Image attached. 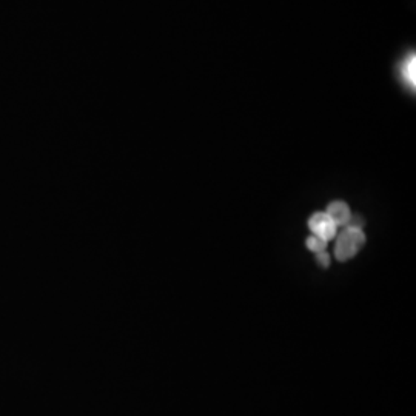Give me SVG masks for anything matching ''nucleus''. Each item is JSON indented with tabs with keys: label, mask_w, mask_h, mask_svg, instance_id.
Returning <instances> with one entry per match:
<instances>
[{
	"label": "nucleus",
	"mask_w": 416,
	"mask_h": 416,
	"mask_svg": "<svg viewBox=\"0 0 416 416\" xmlns=\"http://www.w3.org/2000/svg\"><path fill=\"white\" fill-rule=\"evenodd\" d=\"M364 244L366 236L362 233V230L347 226L342 233L338 236V241L335 245V256L341 262L349 261L353 256H356V253Z\"/></svg>",
	"instance_id": "nucleus-1"
},
{
	"label": "nucleus",
	"mask_w": 416,
	"mask_h": 416,
	"mask_svg": "<svg viewBox=\"0 0 416 416\" xmlns=\"http://www.w3.org/2000/svg\"><path fill=\"white\" fill-rule=\"evenodd\" d=\"M308 228L313 231L314 236L324 239V241H330L336 236V226L327 213H314L308 219Z\"/></svg>",
	"instance_id": "nucleus-2"
},
{
	"label": "nucleus",
	"mask_w": 416,
	"mask_h": 416,
	"mask_svg": "<svg viewBox=\"0 0 416 416\" xmlns=\"http://www.w3.org/2000/svg\"><path fill=\"white\" fill-rule=\"evenodd\" d=\"M328 218L333 221L335 226H347L349 223L350 218H352V213H350V208L342 200H335V202H331L327 208Z\"/></svg>",
	"instance_id": "nucleus-3"
},
{
	"label": "nucleus",
	"mask_w": 416,
	"mask_h": 416,
	"mask_svg": "<svg viewBox=\"0 0 416 416\" xmlns=\"http://www.w3.org/2000/svg\"><path fill=\"white\" fill-rule=\"evenodd\" d=\"M415 65H416L415 54H412V56H408V59L405 60L404 68H403V74L405 77V81H407V83L412 85V88H415V82H416V79H415V77H416Z\"/></svg>",
	"instance_id": "nucleus-4"
},
{
	"label": "nucleus",
	"mask_w": 416,
	"mask_h": 416,
	"mask_svg": "<svg viewBox=\"0 0 416 416\" xmlns=\"http://www.w3.org/2000/svg\"><path fill=\"white\" fill-rule=\"evenodd\" d=\"M326 247H327V241H324V239L318 236L313 235L307 239V249L310 251H314L316 254L326 251Z\"/></svg>",
	"instance_id": "nucleus-5"
},
{
	"label": "nucleus",
	"mask_w": 416,
	"mask_h": 416,
	"mask_svg": "<svg viewBox=\"0 0 416 416\" xmlns=\"http://www.w3.org/2000/svg\"><path fill=\"white\" fill-rule=\"evenodd\" d=\"M316 261H318V265L322 267V268H327L330 265V256L326 253H318V256H316Z\"/></svg>",
	"instance_id": "nucleus-6"
}]
</instances>
